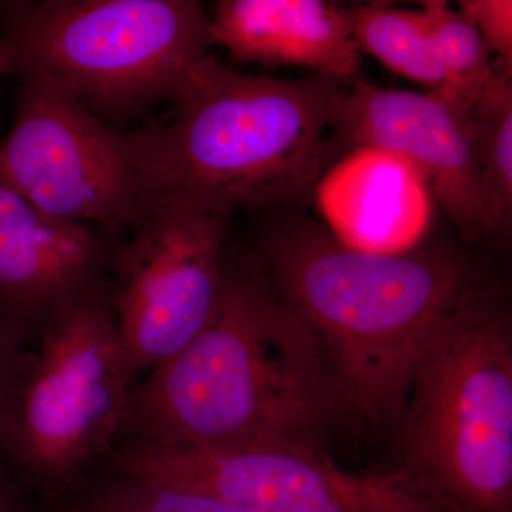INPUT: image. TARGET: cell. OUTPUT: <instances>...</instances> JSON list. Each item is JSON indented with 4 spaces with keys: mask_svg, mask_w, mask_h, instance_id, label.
Instances as JSON below:
<instances>
[{
    "mask_svg": "<svg viewBox=\"0 0 512 512\" xmlns=\"http://www.w3.org/2000/svg\"><path fill=\"white\" fill-rule=\"evenodd\" d=\"M343 412L318 339L261 282L228 272L207 325L138 380L124 436L221 448L316 437Z\"/></svg>",
    "mask_w": 512,
    "mask_h": 512,
    "instance_id": "1",
    "label": "cell"
},
{
    "mask_svg": "<svg viewBox=\"0 0 512 512\" xmlns=\"http://www.w3.org/2000/svg\"><path fill=\"white\" fill-rule=\"evenodd\" d=\"M265 248L282 301L318 339L343 412L399 424L421 342L470 288L467 265L440 248L360 251L312 224L275 229Z\"/></svg>",
    "mask_w": 512,
    "mask_h": 512,
    "instance_id": "2",
    "label": "cell"
},
{
    "mask_svg": "<svg viewBox=\"0 0 512 512\" xmlns=\"http://www.w3.org/2000/svg\"><path fill=\"white\" fill-rule=\"evenodd\" d=\"M345 90L332 77L254 76L208 55L171 101L173 120L144 128L157 201L180 195L231 215L309 200Z\"/></svg>",
    "mask_w": 512,
    "mask_h": 512,
    "instance_id": "3",
    "label": "cell"
},
{
    "mask_svg": "<svg viewBox=\"0 0 512 512\" xmlns=\"http://www.w3.org/2000/svg\"><path fill=\"white\" fill-rule=\"evenodd\" d=\"M404 470L444 512H512V335L473 286L421 342L399 421Z\"/></svg>",
    "mask_w": 512,
    "mask_h": 512,
    "instance_id": "4",
    "label": "cell"
},
{
    "mask_svg": "<svg viewBox=\"0 0 512 512\" xmlns=\"http://www.w3.org/2000/svg\"><path fill=\"white\" fill-rule=\"evenodd\" d=\"M5 12L12 74L93 114L173 101L215 46L195 0H43Z\"/></svg>",
    "mask_w": 512,
    "mask_h": 512,
    "instance_id": "5",
    "label": "cell"
},
{
    "mask_svg": "<svg viewBox=\"0 0 512 512\" xmlns=\"http://www.w3.org/2000/svg\"><path fill=\"white\" fill-rule=\"evenodd\" d=\"M20 386L2 457L45 494L70 487L126 429L138 376L109 285L46 323Z\"/></svg>",
    "mask_w": 512,
    "mask_h": 512,
    "instance_id": "6",
    "label": "cell"
},
{
    "mask_svg": "<svg viewBox=\"0 0 512 512\" xmlns=\"http://www.w3.org/2000/svg\"><path fill=\"white\" fill-rule=\"evenodd\" d=\"M0 184L52 217L116 237L157 201L144 128L116 130L32 84H22L0 143Z\"/></svg>",
    "mask_w": 512,
    "mask_h": 512,
    "instance_id": "7",
    "label": "cell"
},
{
    "mask_svg": "<svg viewBox=\"0 0 512 512\" xmlns=\"http://www.w3.org/2000/svg\"><path fill=\"white\" fill-rule=\"evenodd\" d=\"M228 218L205 202L171 195L117 239L107 285L138 379L188 345L217 308L228 276Z\"/></svg>",
    "mask_w": 512,
    "mask_h": 512,
    "instance_id": "8",
    "label": "cell"
},
{
    "mask_svg": "<svg viewBox=\"0 0 512 512\" xmlns=\"http://www.w3.org/2000/svg\"><path fill=\"white\" fill-rule=\"evenodd\" d=\"M117 474L200 491L239 512H444L403 471L352 473L316 437L221 448L127 444Z\"/></svg>",
    "mask_w": 512,
    "mask_h": 512,
    "instance_id": "9",
    "label": "cell"
},
{
    "mask_svg": "<svg viewBox=\"0 0 512 512\" xmlns=\"http://www.w3.org/2000/svg\"><path fill=\"white\" fill-rule=\"evenodd\" d=\"M332 131L350 148H380L406 160L464 237H488L466 111L439 92L356 82L339 101Z\"/></svg>",
    "mask_w": 512,
    "mask_h": 512,
    "instance_id": "10",
    "label": "cell"
},
{
    "mask_svg": "<svg viewBox=\"0 0 512 512\" xmlns=\"http://www.w3.org/2000/svg\"><path fill=\"white\" fill-rule=\"evenodd\" d=\"M119 238L52 217L0 184V325L35 343L57 313L106 288Z\"/></svg>",
    "mask_w": 512,
    "mask_h": 512,
    "instance_id": "11",
    "label": "cell"
},
{
    "mask_svg": "<svg viewBox=\"0 0 512 512\" xmlns=\"http://www.w3.org/2000/svg\"><path fill=\"white\" fill-rule=\"evenodd\" d=\"M328 231L342 244L375 254L420 247L433 195L403 158L375 147L352 148L313 191Z\"/></svg>",
    "mask_w": 512,
    "mask_h": 512,
    "instance_id": "12",
    "label": "cell"
},
{
    "mask_svg": "<svg viewBox=\"0 0 512 512\" xmlns=\"http://www.w3.org/2000/svg\"><path fill=\"white\" fill-rule=\"evenodd\" d=\"M215 46L239 62L296 66L346 84L360 52L349 8L328 0H221L212 9Z\"/></svg>",
    "mask_w": 512,
    "mask_h": 512,
    "instance_id": "13",
    "label": "cell"
},
{
    "mask_svg": "<svg viewBox=\"0 0 512 512\" xmlns=\"http://www.w3.org/2000/svg\"><path fill=\"white\" fill-rule=\"evenodd\" d=\"M487 235L505 234L512 215V83L500 76L466 110Z\"/></svg>",
    "mask_w": 512,
    "mask_h": 512,
    "instance_id": "14",
    "label": "cell"
},
{
    "mask_svg": "<svg viewBox=\"0 0 512 512\" xmlns=\"http://www.w3.org/2000/svg\"><path fill=\"white\" fill-rule=\"evenodd\" d=\"M349 13L359 52L376 57L387 69L429 87L430 92L443 87V72L434 53L423 10L372 2L353 6Z\"/></svg>",
    "mask_w": 512,
    "mask_h": 512,
    "instance_id": "15",
    "label": "cell"
},
{
    "mask_svg": "<svg viewBox=\"0 0 512 512\" xmlns=\"http://www.w3.org/2000/svg\"><path fill=\"white\" fill-rule=\"evenodd\" d=\"M421 5L444 77L443 87L437 92L457 109L466 111L504 74L498 72L477 29L460 10L444 0H427Z\"/></svg>",
    "mask_w": 512,
    "mask_h": 512,
    "instance_id": "16",
    "label": "cell"
},
{
    "mask_svg": "<svg viewBox=\"0 0 512 512\" xmlns=\"http://www.w3.org/2000/svg\"><path fill=\"white\" fill-rule=\"evenodd\" d=\"M89 501L107 512H239L200 491L119 474L100 485Z\"/></svg>",
    "mask_w": 512,
    "mask_h": 512,
    "instance_id": "17",
    "label": "cell"
},
{
    "mask_svg": "<svg viewBox=\"0 0 512 512\" xmlns=\"http://www.w3.org/2000/svg\"><path fill=\"white\" fill-rule=\"evenodd\" d=\"M460 12L473 23L488 52L495 56L498 72L512 77L511 0H463Z\"/></svg>",
    "mask_w": 512,
    "mask_h": 512,
    "instance_id": "18",
    "label": "cell"
},
{
    "mask_svg": "<svg viewBox=\"0 0 512 512\" xmlns=\"http://www.w3.org/2000/svg\"><path fill=\"white\" fill-rule=\"evenodd\" d=\"M30 357L25 340L0 325V457Z\"/></svg>",
    "mask_w": 512,
    "mask_h": 512,
    "instance_id": "19",
    "label": "cell"
},
{
    "mask_svg": "<svg viewBox=\"0 0 512 512\" xmlns=\"http://www.w3.org/2000/svg\"><path fill=\"white\" fill-rule=\"evenodd\" d=\"M0 512H28L18 490L2 473H0Z\"/></svg>",
    "mask_w": 512,
    "mask_h": 512,
    "instance_id": "20",
    "label": "cell"
},
{
    "mask_svg": "<svg viewBox=\"0 0 512 512\" xmlns=\"http://www.w3.org/2000/svg\"><path fill=\"white\" fill-rule=\"evenodd\" d=\"M12 74V55L5 37L0 35V80Z\"/></svg>",
    "mask_w": 512,
    "mask_h": 512,
    "instance_id": "21",
    "label": "cell"
},
{
    "mask_svg": "<svg viewBox=\"0 0 512 512\" xmlns=\"http://www.w3.org/2000/svg\"><path fill=\"white\" fill-rule=\"evenodd\" d=\"M60 512H107L100 508L99 505L93 504L92 501L87 500L86 503L74 505V507L67 508Z\"/></svg>",
    "mask_w": 512,
    "mask_h": 512,
    "instance_id": "22",
    "label": "cell"
}]
</instances>
